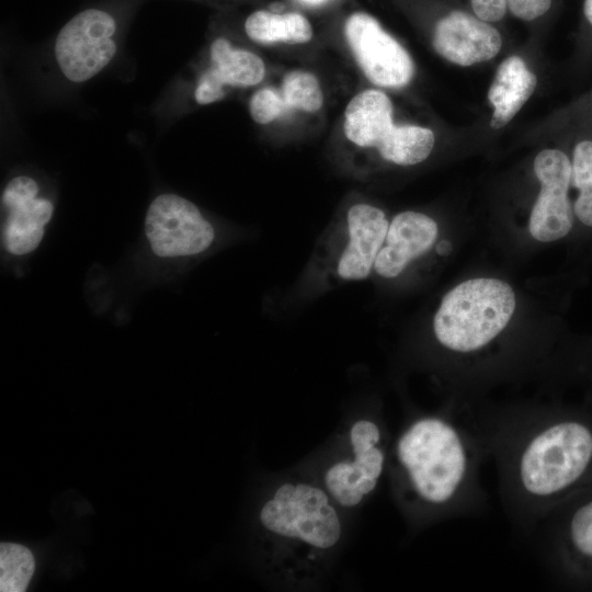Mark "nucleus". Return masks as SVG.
<instances>
[{"label": "nucleus", "mask_w": 592, "mask_h": 592, "mask_svg": "<svg viewBox=\"0 0 592 592\" xmlns=\"http://www.w3.org/2000/svg\"><path fill=\"white\" fill-rule=\"evenodd\" d=\"M533 168L540 189L530 213L528 232L537 242H556L573 226L571 160L563 151L548 148L537 153Z\"/></svg>", "instance_id": "nucleus-9"}, {"label": "nucleus", "mask_w": 592, "mask_h": 592, "mask_svg": "<svg viewBox=\"0 0 592 592\" xmlns=\"http://www.w3.org/2000/svg\"><path fill=\"white\" fill-rule=\"evenodd\" d=\"M583 12L587 20L592 24V0H585L583 5Z\"/></svg>", "instance_id": "nucleus-26"}, {"label": "nucleus", "mask_w": 592, "mask_h": 592, "mask_svg": "<svg viewBox=\"0 0 592 592\" xmlns=\"http://www.w3.org/2000/svg\"><path fill=\"white\" fill-rule=\"evenodd\" d=\"M434 143L435 136L430 128L394 124L376 149L386 161L398 166H414L430 156Z\"/></svg>", "instance_id": "nucleus-19"}, {"label": "nucleus", "mask_w": 592, "mask_h": 592, "mask_svg": "<svg viewBox=\"0 0 592 592\" xmlns=\"http://www.w3.org/2000/svg\"><path fill=\"white\" fill-rule=\"evenodd\" d=\"M298 1H300L301 3L306 5L318 7V5H322L329 2L330 0H298Z\"/></svg>", "instance_id": "nucleus-27"}, {"label": "nucleus", "mask_w": 592, "mask_h": 592, "mask_svg": "<svg viewBox=\"0 0 592 592\" xmlns=\"http://www.w3.org/2000/svg\"><path fill=\"white\" fill-rule=\"evenodd\" d=\"M350 439L354 453L353 460L334 464L325 476L329 493L346 508L358 504L376 488L386 463L382 445L383 434L376 422L371 420L355 422Z\"/></svg>", "instance_id": "nucleus-10"}, {"label": "nucleus", "mask_w": 592, "mask_h": 592, "mask_svg": "<svg viewBox=\"0 0 592 592\" xmlns=\"http://www.w3.org/2000/svg\"><path fill=\"white\" fill-rule=\"evenodd\" d=\"M34 569V557L25 546L12 543H2L0 545L1 592L25 591Z\"/></svg>", "instance_id": "nucleus-21"}, {"label": "nucleus", "mask_w": 592, "mask_h": 592, "mask_svg": "<svg viewBox=\"0 0 592 592\" xmlns=\"http://www.w3.org/2000/svg\"><path fill=\"white\" fill-rule=\"evenodd\" d=\"M288 111L281 91L264 87L255 91L249 100L251 118L261 125L269 124Z\"/></svg>", "instance_id": "nucleus-23"}, {"label": "nucleus", "mask_w": 592, "mask_h": 592, "mask_svg": "<svg viewBox=\"0 0 592 592\" xmlns=\"http://www.w3.org/2000/svg\"><path fill=\"white\" fill-rule=\"evenodd\" d=\"M203 66L229 91L257 86L265 76L262 58L226 34L209 41Z\"/></svg>", "instance_id": "nucleus-15"}, {"label": "nucleus", "mask_w": 592, "mask_h": 592, "mask_svg": "<svg viewBox=\"0 0 592 592\" xmlns=\"http://www.w3.org/2000/svg\"><path fill=\"white\" fill-rule=\"evenodd\" d=\"M460 412L453 406L417 418L395 444L399 492L426 519L470 515L487 504L480 469L488 452L471 417Z\"/></svg>", "instance_id": "nucleus-2"}, {"label": "nucleus", "mask_w": 592, "mask_h": 592, "mask_svg": "<svg viewBox=\"0 0 592 592\" xmlns=\"http://www.w3.org/2000/svg\"><path fill=\"white\" fill-rule=\"evenodd\" d=\"M389 220L380 208L358 203L346 215V242L337 262V274L345 281L365 280L374 270Z\"/></svg>", "instance_id": "nucleus-14"}, {"label": "nucleus", "mask_w": 592, "mask_h": 592, "mask_svg": "<svg viewBox=\"0 0 592 592\" xmlns=\"http://www.w3.org/2000/svg\"><path fill=\"white\" fill-rule=\"evenodd\" d=\"M473 10L479 19L486 22L501 20L508 7L506 0H470Z\"/></svg>", "instance_id": "nucleus-25"}, {"label": "nucleus", "mask_w": 592, "mask_h": 592, "mask_svg": "<svg viewBox=\"0 0 592 592\" xmlns=\"http://www.w3.org/2000/svg\"><path fill=\"white\" fill-rule=\"evenodd\" d=\"M471 417V415H470ZM498 471L511 523L531 535L592 483V419L544 406L471 417Z\"/></svg>", "instance_id": "nucleus-1"}, {"label": "nucleus", "mask_w": 592, "mask_h": 592, "mask_svg": "<svg viewBox=\"0 0 592 592\" xmlns=\"http://www.w3.org/2000/svg\"><path fill=\"white\" fill-rule=\"evenodd\" d=\"M241 27L249 39L259 44H304L314 36L308 18L296 11L255 9L243 18Z\"/></svg>", "instance_id": "nucleus-18"}, {"label": "nucleus", "mask_w": 592, "mask_h": 592, "mask_svg": "<svg viewBox=\"0 0 592 592\" xmlns=\"http://www.w3.org/2000/svg\"><path fill=\"white\" fill-rule=\"evenodd\" d=\"M146 0H96L69 18L45 43L38 70L54 88L73 90L103 73L119 57Z\"/></svg>", "instance_id": "nucleus-3"}, {"label": "nucleus", "mask_w": 592, "mask_h": 592, "mask_svg": "<svg viewBox=\"0 0 592 592\" xmlns=\"http://www.w3.org/2000/svg\"><path fill=\"white\" fill-rule=\"evenodd\" d=\"M280 91L288 110L315 113L322 107L323 94L319 81L308 71L285 73Z\"/></svg>", "instance_id": "nucleus-22"}, {"label": "nucleus", "mask_w": 592, "mask_h": 592, "mask_svg": "<svg viewBox=\"0 0 592 592\" xmlns=\"http://www.w3.org/2000/svg\"><path fill=\"white\" fill-rule=\"evenodd\" d=\"M145 230L155 254L183 257L206 250L214 240L213 226L191 201L163 193L150 203Z\"/></svg>", "instance_id": "nucleus-7"}, {"label": "nucleus", "mask_w": 592, "mask_h": 592, "mask_svg": "<svg viewBox=\"0 0 592 592\" xmlns=\"http://www.w3.org/2000/svg\"><path fill=\"white\" fill-rule=\"evenodd\" d=\"M536 84V76L521 57L504 59L488 91L489 102L493 106L490 126L499 129L510 123L534 93Z\"/></svg>", "instance_id": "nucleus-16"}, {"label": "nucleus", "mask_w": 592, "mask_h": 592, "mask_svg": "<svg viewBox=\"0 0 592 592\" xmlns=\"http://www.w3.org/2000/svg\"><path fill=\"white\" fill-rule=\"evenodd\" d=\"M437 237L439 225L431 216L414 210L397 214L389 223L373 271L383 278L398 277L434 246Z\"/></svg>", "instance_id": "nucleus-13"}, {"label": "nucleus", "mask_w": 592, "mask_h": 592, "mask_svg": "<svg viewBox=\"0 0 592 592\" xmlns=\"http://www.w3.org/2000/svg\"><path fill=\"white\" fill-rule=\"evenodd\" d=\"M571 186L577 191L572 203L574 217L592 227V139H583L573 148Z\"/></svg>", "instance_id": "nucleus-20"}, {"label": "nucleus", "mask_w": 592, "mask_h": 592, "mask_svg": "<svg viewBox=\"0 0 592 592\" xmlns=\"http://www.w3.org/2000/svg\"><path fill=\"white\" fill-rule=\"evenodd\" d=\"M587 491L559 506L537 528L551 570L565 580L583 583L592 582V489Z\"/></svg>", "instance_id": "nucleus-6"}, {"label": "nucleus", "mask_w": 592, "mask_h": 592, "mask_svg": "<svg viewBox=\"0 0 592 592\" xmlns=\"http://www.w3.org/2000/svg\"><path fill=\"white\" fill-rule=\"evenodd\" d=\"M513 15L521 20L532 21L548 11L551 0H506Z\"/></svg>", "instance_id": "nucleus-24"}, {"label": "nucleus", "mask_w": 592, "mask_h": 592, "mask_svg": "<svg viewBox=\"0 0 592 592\" xmlns=\"http://www.w3.org/2000/svg\"><path fill=\"white\" fill-rule=\"evenodd\" d=\"M1 205L4 214V248L13 254L33 251L53 216V202L39 195V185L33 178L20 174L4 186Z\"/></svg>", "instance_id": "nucleus-11"}, {"label": "nucleus", "mask_w": 592, "mask_h": 592, "mask_svg": "<svg viewBox=\"0 0 592 592\" xmlns=\"http://www.w3.org/2000/svg\"><path fill=\"white\" fill-rule=\"evenodd\" d=\"M432 43L442 57L467 67L492 59L500 52L502 39L488 22L453 11L436 23Z\"/></svg>", "instance_id": "nucleus-12"}, {"label": "nucleus", "mask_w": 592, "mask_h": 592, "mask_svg": "<svg viewBox=\"0 0 592 592\" xmlns=\"http://www.w3.org/2000/svg\"><path fill=\"white\" fill-rule=\"evenodd\" d=\"M196 1H206V2H213L215 4L226 5V4L230 3V2L234 3V2H236L238 0H196Z\"/></svg>", "instance_id": "nucleus-28"}, {"label": "nucleus", "mask_w": 592, "mask_h": 592, "mask_svg": "<svg viewBox=\"0 0 592 592\" xmlns=\"http://www.w3.org/2000/svg\"><path fill=\"white\" fill-rule=\"evenodd\" d=\"M345 39L364 75L373 83L399 89L414 72L408 52L371 14L351 13L344 22Z\"/></svg>", "instance_id": "nucleus-8"}, {"label": "nucleus", "mask_w": 592, "mask_h": 592, "mask_svg": "<svg viewBox=\"0 0 592 592\" xmlns=\"http://www.w3.org/2000/svg\"><path fill=\"white\" fill-rule=\"evenodd\" d=\"M516 294L504 280L471 277L453 286L441 299L432 330L437 345L453 358L473 361L509 327Z\"/></svg>", "instance_id": "nucleus-4"}, {"label": "nucleus", "mask_w": 592, "mask_h": 592, "mask_svg": "<svg viewBox=\"0 0 592 592\" xmlns=\"http://www.w3.org/2000/svg\"><path fill=\"white\" fill-rule=\"evenodd\" d=\"M394 126L392 104L382 91L368 89L356 94L344 112L343 130L353 144L363 147H377Z\"/></svg>", "instance_id": "nucleus-17"}, {"label": "nucleus", "mask_w": 592, "mask_h": 592, "mask_svg": "<svg viewBox=\"0 0 592 592\" xmlns=\"http://www.w3.org/2000/svg\"><path fill=\"white\" fill-rule=\"evenodd\" d=\"M271 533L298 539L318 549H329L341 536V523L329 498L307 483H284L260 512Z\"/></svg>", "instance_id": "nucleus-5"}]
</instances>
